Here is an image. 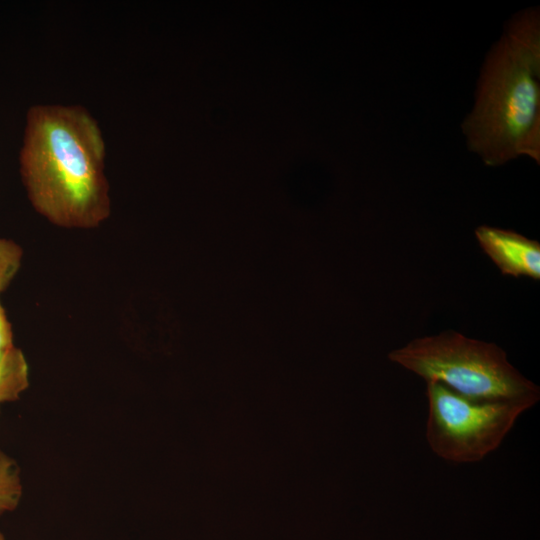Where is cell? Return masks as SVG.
Masks as SVG:
<instances>
[{
	"instance_id": "1",
	"label": "cell",
	"mask_w": 540,
	"mask_h": 540,
	"mask_svg": "<svg viewBox=\"0 0 540 540\" xmlns=\"http://www.w3.org/2000/svg\"><path fill=\"white\" fill-rule=\"evenodd\" d=\"M104 151L98 125L83 108L32 107L20 169L36 210L63 227L103 221L110 210Z\"/></svg>"
},
{
	"instance_id": "2",
	"label": "cell",
	"mask_w": 540,
	"mask_h": 540,
	"mask_svg": "<svg viewBox=\"0 0 540 540\" xmlns=\"http://www.w3.org/2000/svg\"><path fill=\"white\" fill-rule=\"evenodd\" d=\"M469 148L489 166L540 158V21L536 10L508 23L483 66L472 112L463 123Z\"/></svg>"
},
{
	"instance_id": "3",
	"label": "cell",
	"mask_w": 540,
	"mask_h": 540,
	"mask_svg": "<svg viewBox=\"0 0 540 540\" xmlns=\"http://www.w3.org/2000/svg\"><path fill=\"white\" fill-rule=\"evenodd\" d=\"M388 358L422 377L476 400L538 402L540 391L507 360L494 343L447 331L412 340Z\"/></svg>"
},
{
	"instance_id": "4",
	"label": "cell",
	"mask_w": 540,
	"mask_h": 540,
	"mask_svg": "<svg viewBox=\"0 0 540 540\" xmlns=\"http://www.w3.org/2000/svg\"><path fill=\"white\" fill-rule=\"evenodd\" d=\"M426 439L440 458L453 463L481 461L495 451L518 417L534 406L522 400H476L440 383H427Z\"/></svg>"
},
{
	"instance_id": "5",
	"label": "cell",
	"mask_w": 540,
	"mask_h": 540,
	"mask_svg": "<svg viewBox=\"0 0 540 540\" xmlns=\"http://www.w3.org/2000/svg\"><path fill=\"white\" fill-rule=\"evenodd\" d=\"M475 236L484 252L502 274L540 279V244L514 232L490 226H480Z\"/></svg>"
},
{
	"instance_id": "6",
	"label": "cell",
	"mask_w": 540,
	"mask_h": 540,
	"mask_svg": "<svg viewBox=\"0 0 540 540\" xmlns=\"http://www.w3.org/2000/svg\"><path fill=\"white\" fill-rule=\"evenodd\" d=\"M29 385L28 364L15 346L0 351V403L17 400Z\"/></svg>"
},
{
	"instance_id": "7",
	"label": "cell",
	"mask_w": 540,
	"mask_h": 540,
	"mask_svg": "<svg viewBox=\"0 0 540 540\" xmlns=\"http://www.w3.org/2000/svg\"><path fill=\"white\" fill-rule=\"evenodd\" d=\"M21 497L19 468L12 458L0 451V516L15 510Z\"/></svg>"
},
{
	"instance_id": "8",
	"label": "cell",
	"mask_w": 540,
	"mask_h": 540,
	"mask_svg": "<svg viewBox=\"0 0 540 540\" xmlns=\"http://www.w3.org/2000/svg\"><path fill=\"white\" fill-rule=\"evenodd\" d=\"M12 346L14 345L11 325L8 322L4 309L0 304V351L8 349Z\"/></svg>"
}]
</instances>
